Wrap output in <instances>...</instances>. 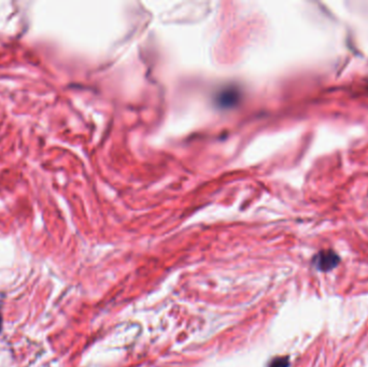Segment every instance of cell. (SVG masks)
<instances>
[{
  "label": "cell",
  "mask_w": 368,
  "mask_h": 367,
  "mask_svg": "<svg viewBox=\"0 0 368 367\" xmlns=\"http://www.w3.org/2000/svg\"><path fill=\"white\" fill-rule=\"evenodd\" d=\"M340 262V257L336 252L332 250H324L319 252L313 258V264L320 272H330L335 268Z\"/></svg>",
  "instance_id": "cell-1"
},
{
  "label": "cell",
  "mask_w": 368,
  "mask_h": 367,
  "mask_svg": "<svg viewBox=\"0 0 368 367\" xmlns=\"http://www.w3.org/2000/svg\"><path fill=\"white\" fill-rule=\"evenodd\" d=\"M288 365H290V360L287 357H283L271 361L269 367H288Z\"/></svg>",
  "instance_id": "cell-2"
}]
</instances>
